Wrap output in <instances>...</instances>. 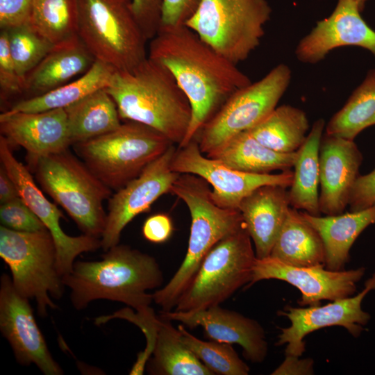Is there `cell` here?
<instances>
[{"instance_id": "7a4b0ae2", "label": "cell", "mask_w": 375, "mask_h": 375, "mask_svg": "<svg viewBox=\"0 0 375 375\" xmlns=\"http://www.w3.org/2000/svg\"><path fill=\"white\" fill-rule=\"evenodd\" d=\"M62 281L70 288L71 301L77 310L92 301L108 299L143 312L152 309V294L147 290L160 287L163 274L154 257L118 244L106 251L100 260L74 262Z\"/></svg>"}, {"instance_id": "6da1fadb", "label": "cell", "mask_w": 375, "mask_h": 375, "mask_svg": "<svg viewBox=\"0 0 375 375\" xmlns=\"http://www.w3.org/2000/svg\"><path fill=\"white\" fill-rule=\"evenodd\" d=\"M148 57L165 66L188 97L192 117L182 147L238 90L251 83L237 65L185 25L160 26L149 40Z\"/></svg>"}, {"instance_id": "4fadbf2b", "label": "cell", "mask_w": 375, "mask_h": 375, "mask_svg": "<svg viewBox=\"0 0 375 375\" xmlns=\"http://www.w3.org/2000/svg\"><path fill=\"white\" fill-rule=\"evenodd\" d=\"M176 149L175 144L171 145L138 176L108 199L106 223L101 237L104 251L119 244L122 231L136 216L147 212L160 197L171 192L180 174L171 168Z\"/></svg>"}, {"instance_id": "2e32d148", "label": "cell", "mask_w": 375, "mask_h": 375, "mask_svg": "<svg viewBox=\"0 0 375 375\" xmlns=\"http://www.w3.org/2000/svg\"><path fill=\"white\" fill-rule=\"evenodd\" d=\"M365 273L364 267L338 271L324 265L296 267L269 256L256 258L251 280L245 289L262 280L278 279L300 291V306H315L319 305L322 300L335 301L355 294L357 283Z\"/></svg>"}, {"instance_id": "d6986e66", "label": "cell", "mask_w": 375, "mask_h": 375, "mask_svg": "<svg viewBox=\"0 0 375 375\" xmlns=\"http://www.w3.org/2000/svg\"><path fill=\"white\" fill-rule=\"evenodd\" d=\"M0 131L11 147L20 146L26 151L30 169L39 158L66 151L72 144L65 108L38 112L3 111Z\"/></svg>"}, {"instance_id": "30bf717a", "label": "cell", "mask_w": 375, "mask_h": 375, "mask_svg": "<svg viewBox=\"0 0 375 375\" xmlns=\"http://www.w3.org/2000/svg\"><path fill=\"white\" fill-rule=\"evenodd\" d=\"M0 257L8 265L15 290L34 299L40 317L57 306L64 292L62 277L57 268L54 240L48 230L20 232L0 227Z\"/></svg>"}, {"instance_id": "ba28073f", "label": "cell", "mask_w": 375, "mask_h": 375, "mask_svg": "<svg viewBox=\"0 0 375 375\" xmlns=\"http://www.w3.org/2000/svg\"><path fill=\"white\" fill-rule=\"evenodd\" d=\"M271 14L267 0H201L185 25L238 65L259 46Z\"/></svg>"}, {"instance_id": "74e56055", "label": "cell", "mask_w": 375, "mask_h": 375, "mask_svg": "<svg viewBox=\"0 0 375 375\" xmlns=\"http://www.w3.org/2000/svg\"><path fill=\"white\" fill-rule=\"evenodd\" d=\"M134 16L147 40H151L161 24L163 0H131Z\"/></svg>"}, {"instance_id": "9c48e42d", "label": "cell", "mask_w": 375, "mask_h": 375, "mask_svg": "<svg viewBox=\"0 0 375 375\" xmlns=\"http://www.w3.org/2000/svg\"><path fill=\"white\" fill-rule=\"evenodd\" d=\"M256 256L244 224L206 254L173 310L190 312L218 306L250 283Z\"/></svg>"}, {"instance_id": "ac0fdd59", "label": "cell", "mask_w": 375, "mask_h": 375, "mask_svg": "<svg viewBox=\"0 0 375 375\" xmlns=\"http://www.w3.org/2000/svg\"><path fill=\"white\" fill-rule=\"evenodd\" d=\"M356 0H338L328 17L317 22L311 31L299 42L297 59L315 64L332 50L341 47L363 48L375 56V31L362 17Z\"/></svg>"}, {"instance_id": "d4e9b609", "label": "cell", "mask_w": 375, "mask_h": 375, "mask_svg": "<svg viewBox=\"0 0 375 375\" xmlns=\"http://www.w3.org/2000/svg\"><path fill=\"white\" fill-rule=\"evenodd\" d=\"M325 121L316 120L307 138L296 151L293 178L288 190L290 206L312 215H320L319 203V147Z\"/></svg>"}, {"instance_id": "8992f818", "label": "cell", "mask_w": 375, "mask_h": 375, "mask_svg": "<svg viewBox=\"0 0 375 375\" xmlns=\"http://www.w3.org/2000/svg\"><path fill=\"white\" fill-rule=\"evenodd\" d=\"M78 35L95 60L132 71L148 57L131 0H78Z\"/></svg>"}, {"instance_id": "ab89813d", "label": "cell", "mask_w": 375, "mask_h": 375, "mask_svg": "<svg viewBox=\"0 0 375 375\" xmlns=\"http://www.w3.org/2000/svg\"><path fill=\"white\" fill-rule=\"evenodd\" d=\"M375 205V169L365 175H359L351 192L350 211H358Z\"/></svg>"}, {"instance_id": "3957f363", "label": "cell", "mask_w": 375, "mask_h": 375, "mask_svg": "<svg viewBox=\"0 0 375 375\" xmlns=\"http://www.w3.org/2000/svg\"><path fill=\"white\" fill-rule=\"evenodd\" d=\"M121 119L143 124L180 145L188 132L192 109L172 73L149 58L132 71L115 70L106 88Z\"/></svg>"}, {"instance_id": "7c38bea8", "label": "cell", "mask_w": 375, "mask_h": 375, "mask_svg": "<svg viewBox=\"0 0 375 375\" xmlns=\"http://www.w3.org/2000/svg\"><path fill=\"white\" fill-rule=\"evenodd\" d=\"M171 168L175 172L192 174L206 180L212 188L211 195L215 203L230 209H238L242 200L260 186L289 188L293 178L290 169L278 174H257L231 169L206 156L194 139L182 147H177Z\"/></svg>"}, {"instance_id": "484cf974", "label": "cell", "mask_w": 375, "mask_h": 375, "mask_svg": "<svg viewBox=\"0 0 375 375\" xmlns=\"http://www.w3.org/2000/svg\"><path fill=\"white\" fill-rule=\"evenodd\" d=\"M206 156L235 170L265 174L275 170L290 169L293 167L296 152L283 153L275 151L245 131L235 135Z\"/></svg>"}, {"instance_id": "44dd1931", "label": "cell", "mask_w": 375, "mask_h": 375, "mask_svg": "<svg viewBox=\"0 0 375 375\" xmlns=\"http://www.w3.org/2000/svg\"><path fill=\"white\" fill-rule=\"evenodd\" d=\"M321 214H341L349 204L353 186L359 176L362 156L354 140L323 135L319 147Z\"/></svg>"}, {"instance_id": "cb8c5ba5", "label": "cell", "mask_w": 375, "mask_h": 375, "mask_svg": "<svg viewBox=\"0 0 375 375\" xmlns=\"http://www.w3.org/2000/svg\"><path fill=\"white\" fill-rule=\"evenodd\" d=\"M302 217L319 234L325 249V267L344 269L349 253L358 237L375 224V205L358 211L333 215H312L299 210Z\"/></svg>"}, {"instance_id": "d6a6232c", "label": "cell", "mask_w": 375, "mask_h": 375, "mask_svg": "<svg viewBox=\"0 0 375 375\" xmlns=\"http://www.w3.org/2000/svg\"><path fill=\"white\" fill-rule=\"evenodd\" d=\"M29 25L54 45L78 36V0H33Z\"/></svg>"}, {"instance_id": "f1b7e54d", "label": "cell", "mask_w": 375, "mask_h": 375, "mask_svg": "<svg viewBox=\"0 0 375 375\" xmlns=\"http://www.w3.org/2000/svg\"><path fill=\"white\" fill-rule=\"evenodd\" d=\"M115 70L112 66L95 60L92 67L78 78L43 94L22 99L6 110L38 112L65 108L98 90L106 88Z\"/></svg>"}, {"instance_id": "f546056e", "label": "cell", "mask_w": 375, "mask_h": 375, "mask_svg": "<svg viewBox=\"0 0 375 375\" xmlns=\"http://www.w3.org/2000/svg\"><path fill=\"white\" fill-rule=\"evenodd\" d=\"M171 320L158 317L149 372L161 375H213L185 345Z\"/></svg>"}, {"instance_id": "5b68a950", "label": "cell", "mask_w": 375, "mask_h": 375, "mask_svg": "<svg viewBox=\"0 0 375 375\" xmlns=\"http://www.w3.org/2000/svg\"><path fill=\"white\" fill-rule=\"evenodd\" d=\"M41 188L60 206L83 234L100 238L112 190L69 150L39 158L31 168Z\"/></svg>"}, {"instance_id": "83f0119b", "label": "cell", "mask_w": 375, "mask_h": 375, "mask_svg": "<svg viewBox=\"0 0 375 375\" xmlns=\"http://www.w3.org/2000/svg\"><path fill=\"white\" fill-rule=\"evenodd\" d=\"M72 144L108 133L121 125L115 102L106 88L65 108Z\"/></svg>"}, {"instance_id": "d590c367", "label": "cell", "mask_w": 375, "mask_h": 375, "mask_svg": "<svg viewBox=\"0 0 375 375\" xmlns=\"http://www.w3.org/2000/svg\"><path fill=\"white\" fill-rule=\"evenodd\" d=\"M1 226L20 232L47 230L21 197L0 206Z\"/></svg>"}, {"instance_id": "ffe728a7", "label": "cell", "mask_w": 375, "mask_h": 375, "mask_svg": "<svg viewBox=\"0 0 375 375\" xmlns=\"http://www.w3.org/2000/svg\"><path fill=\"white\" fill-rule=\"evenodd\" d=\"M160 316L190 328L201 326L210 340L239 344L245 358L251 362L260 363L267 356L268 343L260 324L219 305L197 311L161 312Z\"/></svg>"}, {"instance_id": "60d3db41", "label": "cell", "mask_w": 375, "mask_h": 375, "mask_svg": "<svg viewBox=\"0 0 375 375\" xmlns=\"http://www.w3.org/2000/svg\"><path fill=\"white\" fill-rule=\"evenodd\" d=\"M201 0H163L160 26L185 25Z\"/></svg>"}, {"instance_id": "836d02e7", "label": "cell", "mask_w": 375, "mask_h": 375, "mask_svg": "<svg viewBox=\"0 0 375 375\" xmlns=\"http://www.w3.org/2000/svg\"><path fill=\"white\" fill-rule=\"evenodd\" d=\"M178 329L186 347L214 374L247 375L250 369L239 357L231 344L217 341H203L190 333L183 325Z\"/></svg>"}, {"instance_id": "277c9868", "label": "cell", "mask_w": 375, "mask_h": 375, "mask_svg": "<svg viewBox=\"0 0 375 375\" xmlns=\"http://www.w3.org/2000/svg\"><path fill=\"white\" fill-rule=\"evenodd\" d=\"M209 183L192 174H180L172 194L188 206L191 225L185 258L169 281L153 294V301L162 312L173 310L178 299L191 283L209 251L222 238L244 223L238 209L224 208L215 203Z\"/></svg>"}, {"instance_id": "8d00e7d4", "label": "cell", "mask_w": 375, "mask_h": 375, "mask_svg": "<svg viewBox=\"0 0 375 375\" xmlns=\"http://www.w3.org/2000/svg\"><path fill=\"white\" fill-rule=\"evenodd\" d=\"M25 80L18 74L11 56L6 30L0 32V97L1 103L24 91Z\"/></svg>"}, {"instance_id": "e575fe53", "label": "cell", "mask_w": 375, "mask_h": 375, "mask_svg": "<svg viewBox=\"0 0 375 375\" xmlns=\"http://www.w3.org/2000/svg\"><path fill=\"white\" fill-rule=\"evenodd\" d=\"M9 49L19 76L25 80L54 44L35 31L30 25L6 30Z\"/></svg>"}, {"instance_id": "52a82bcc", "label": "cell", "mask_w": 375, "mask_h": 375, "mask_svg": "<svg viewBox=\"0 0 375 375\" xmlns=\"http://www.w3.org/2000/svg\"><path fill=\"white\" fill-rule=\"evenodd\" d=\"M172 144L154 128L126 121L108 133L73 145L89 169L116 191L138 176Z\"/></svg>"}, {"instance_id": "f6af8a7d", "label": "cell", "mask_w": 375, "mask_h": 375, "mask_svg": "<svg viewBox=\"0 0 375 375\" xmlns=\"http://www.w3.org/2000/svg\"><path fill=\"white\" fill-rule=\"evenodd\" d=\"M356 1L358 3V6L361 9V10H362L363 8H365V3L367 2V0H356Z\"/></svg>"}, {"instance_id": "b9f144b4", "label": "cell", "mask_w": 375, "mask_h": 375, "mask_svg": "<svg viewBox=\"0 0 375 375\" xmlns=\"http://www.w3.org/2000/svg\"><path fill=\"white\" fill-rule=\"evenodd\" d=\"M173 231V224L170 217L163 213H158L149 217L142 228L143 237L150 242L160 244L166 242Z\"/></svg>"}, {"instance_id": "7bdbcfd3", "label": "cell", "mask_w": 375, "mask_h": 375, "mask_svg": "<svg viewBox=\"0 0 375 375\" xmlns=\"http://www.w3.org/2000/svg\"><path fill=\"white\" fill-rule=\"evenodd\" d=\"M285 355L284 360L272 373V375H310L314 374V361L312 358Z\"/></svg>"}, {"instance_id": "7402d4cb", "label": "cell", "mask_w": 375, "mask_h": 375, "mask_svg": "<svg viewBox=\"0 0 375 375\" xmlns=\"http://www.w3.org/2000/svg\"><path fill=\"white\" fill-rule=\"evenodd\" d=\"M288 188L258 187L240 202V210L254 245L257 258L270 256L290 206Z\"/></svg>"}, {"instance_id": "5bb4252c", "label": "cell", "mask_w": 375, "mask_h": 375, "mask_svg": "<svg viewBox=\"0 0 375 375\" xmlns=\"http://www.w3.org/2000/svg\"><path fill=\"white\" fill-rule=\"evenodd\" d=\"M1 165L15 182L19 196L42 222L51 233L57 253V268L62 276L72 272L76 258L85 252L101 247V239L83 234L71 236L60 226L62 212L51 203L36 185L30 169L17 160L6 138L0 136Z\"/></svg>"}, {"instance_id": "4316f807", "label": "cell", "mask_w": 375, "mask_h": 375, "mask_svg": "<svg viewBox=\"0 0 375 375\" xmlns=\"http://www.w3.org/2000/svg\"><path fill=\"white\" fill-rule=\"evenodd\" d=\"M270 256L292 266L325 267V249L319 233L290 207Z\"/></svg>"}, {"instance_id": "1f68e13d", "label": "cell", "mask_w": 375, "mask_h": 375, "mask_svg": "<svg viewBox=\"0 0 375 375\" xmlns=\"http://www.w3.org/2000/svg\"><path fill=\"white\" fill-rule=\"evenodd\" d=\"M375 125V69H370L344 106L325 126V133L354 140Z\"/></svg>"}, {"instance_id": "ee69618b", "label": "cell", "mask_w": 375, "mask_h": 375, "mask_svg": "<svg viewBox=\"0 0 375 375\" xmlns=\"http://www.w3.org/2000/svg\"><path fill=\"white\" fill-rule=\"evenodd\" d=\"M17 188L6 169L0 167V203H4L19 197Z\"/></svg>"}, {"instance_id": "9a60e30c", "label": "cell", "mask_w": 375, "mask_h": 375, "mask_svg": "<svg viewBox=\"0 0 375 375\" xmlns=\"http://www.w3.org/2000/svg\"><path fill=\"white\" fill-rule=\"evenodd\" d=\"M375 290V272L365 281L361 292L351 297L333 301L324 306L292 307L288 306L278 313L290 321V326L280 328L278 346L285 344V355L301 356L306 351L304 338L325 327H344L353 337H358L364 330L370 315L362 308L367 294Z\"/></svg>"}, {"instance_id": "603a6c76", "label": "cell", "mask_w": 375, "mask_h": 375, "mask_svg": "<svg viewBox=\"0 0 375 375\" xmlns=\"http://www.w3.org/2000/svg\"><path fill=\"white\" fill-rule=\"evenodd\" d=\"M94 61L78 35L56 44L26 76L24 93L27 98L43 94L85 74Z\"/></svg>"}, {"instance_id": "f35d334b", "label": "cell", "mask_w": 375, "mask_h": 375, "mask_svg": "<svg viewBox=\"0 0 375 375\" xmlns=\"http://www.w3.org/2000/svg\"><path fill=\"white\" fill-rule=\"evenodd\" d=\"M33 0H0V28L10 30L29 24Z\"/></svg>"}, {"instance_id": "e0dca14e", "label": "cell", "mask_w": 375, "mask_h": 375, "mask_svg": "<svg viewBox=\"0 0 375 375\" xmlns=\"http://www.w3.org/2000/svg\"><path fill=\"white\" fill-rule=\"evenodd\" d=\"M0 330L19 363L34 364L45 375L63 374L36 323L29 299L15 290L5 273L0 281Z\"/></svg>"}, {"instance_id": "4dcf8cb0", "label": "cell", "mask_w": 375, "mask_h": 375, "mask_svg": "<svg viewBox=\"0 0 375 375\" xmlns=\"http://www.w3.org/2000/svg\"><path fill=\"white\" fill-rule=\"evenodd\" d=\"M309 128L303 110L281 105L247 131L265 147L279 153H291L303 144Z\"/></svg>"}, {"instance_id": "8fae6325", "label": "cell", "mask_w": 375, "mask_h": 375, "mask_svg": "<svg viewBox=\"0 0 375 375\" xmlns=\"http://www.w3.org/2000/svg\"><path fill=\"white\" fill-rule=\"evenodd\" d=\"M290 80V69L281 63L235 92L196 135L200 151L207 156L261 122L277 107Z\"/></svg>"}]
</instances>
